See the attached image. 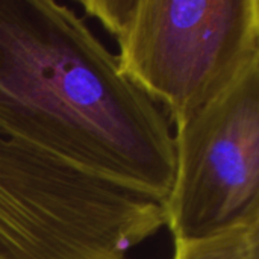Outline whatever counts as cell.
I'll return each mask as SVG.
<instances>
[{
  "label": "cell",
  "instance_id": "obj_2",
  "mask_svg": "<svg viewBox=\"0 0 259 259\" xmlns=\"http://www.w3.org/2000/svg\"><path fill=\"white\" fill-rule=\"evenodd\" d=\"M114 36L123 74L170 124L259 61V0H79Z\"/></svg>",
  "mask_w": 259,
  "mask_h": 259
},
{
  "label": "cell",
  "instance_id": "obj_3",
  "mask_svg": "<svg viewBox=\"0 0 259 259\" xmlns=\"http://www.w3.org/2000/svg\"><path fill=\"white\" fill-rule=\"evenodd\" d=\"M164 202L74 171L0 132V259H132Z\"/></svg>",
  "mask_w": 259,
  "mask_h": 259
},
{
  "label": "cell",
  "instance_id": "obj_4",
  "mask_svg": "<svg viewBox=\"0 0 259 259\" xmlns=\"http://www.w3.org/2000/svg\"><path fill=\"white\" fill-rule=\"evenodd\" d=\"M175 127V176L164 202L173 240L258 222L259 61Z\"/></svg>",
  "mask_w": 259,
  "mask_h": 259
},
{
  "label": "cell",
  "instance_id": "obj_1",
  "mask_svg": "<svg viewBox=\"0 0 259 259\" xmlns=\"http://www.w3.org/2000/svg\"><path fill=\"white\" fill-rule=\"evenodd\" d=\"M0 132L138 196L165 202L173 184L167 115L56 0H0Z\"/></svg>",
  "mask_w": 259,
  "mask_h": 259
},
{
  "label": "cell",
  "instance_id": "obj_5",
  "mask_svg": "<svg viewBox=\"0 0 259 259\" xmlns=\"http://www.w3.org/2000/svg\"><path fill=\"white\" fill-rule=\"evenodd\" d=\"M171 259H259V220L209 237L175 240Z\"/></svg>",
  "mask_w": 259,
  "mask_h": 259
}]
</instances>
